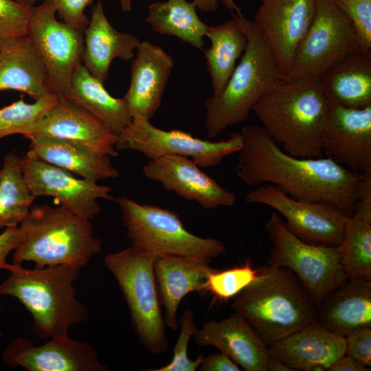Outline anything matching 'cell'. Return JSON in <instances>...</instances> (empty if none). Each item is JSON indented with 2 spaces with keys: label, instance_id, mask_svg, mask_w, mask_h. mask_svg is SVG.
Wrapping results in <instances>:
<instances>
[{
  "label": "cell",
  "instance_id": "obj_44",
  "mask_svg": "<svg viewBox=\"0 0 371 371\" xmlns=\"http://www.w3.org/2000/svg\"><path fill=\"white\" fill-rule=\"evenodd\" d=\"M370 368L359 362L354 357L344 355L335 361L328 368V371H368Z\"/></svg>",
  "mask_w": 371,
  "mask_h": 371
},
{
  "label": "cell",
  "instance_id": "obj_48",
  "mask_svg": "<svg viewBox=\"0 0 371 371\" xmlns=\"http://www.w3.org/2000/svg\"><path fill=\"white\" fill-rule=\"evenodd\" d=\"M15 1L25 5L27 6L33 7L36 3L37 0H14Z\"/></svg>",
  "mask_w": 371,
  "mask_h": 371
},
{
  "label": "cell",
  "instance_id": "obj_46",
  "mask_svg": "<svg viewBox=\"0 0 371 371\" xmlns=\"http://www.w3.org/2000/svg\"><path fill=\"white\" fill-rule=\"evenodd\" d=\"M267 367L268 371H293L280 360L270 355L267 358Z\"/></svg>",
  "mask_w": 371,
  "mask_h": 371
},
{
  "label": "cell",
  "instance_id": "obj_19",
  "mask_svg": "<svg viewBox=\"0 0 371 371\" xmlns=\"http://www.w3.org/2000/svg\"><path fill=\"white\" fill-rule=\"evenodd\" d=\"M32 134L69 140L109 157L118 155V136L95 116L64 96L58 95L56 102L27 137Z\"/></svg>",
  "mask_w": 371,
  "mask_h": 371
},
{
  "label": "cell",
  "instance_id": "obj_12",
  "mask_svg": "<svg viewBox=\"0 0 371 371\" xmlns=\"http://www.w3.org/2000/svg\"><path fill=\"white\" fill-rule=\"evenodd\" d=\"M45 65L54 93L68 91L76 68L82 64L83 32L57 19L47 0L32 8L27 34Z\"/></svg>",
  "mask_w": 371,
  "mask_h": 371
},
{
  "label": "cell",
  "instance_id": "obj_10",
  "mask_svg": "<svg viewBox=\"0 0 371 371\" xmlns=\"http://www.w3.org/2000/svg\"><path fill=\"white\" fill-rule=\"evenodd\" d=\"M365 51L355 30L334 0H317L313 21L282 79L320 80L346 57ZM366 52V51H365Z\"/></svg>",
  "mask_w": 371,
  "mask_h": 371
},
{
  "label": "cell",
  "instance_id": "obj_1",
  "mask_svg": "<svg viewBox=\"0 0 371 371\" xmlns=\"http://www.w3.org/2000/svg\"><path fill=\"white\" fill-rule=\"evenodd\" d=\"M240 134L236 174L247 186L271 184L293 199L327 203L354 215L355 190L363 174L328 157L291 155L260 126H243Z\"/></svg>",
  "mask_w": 371,
  "mask_h": 371
},
{
  "label": "cell",
  "instance_id": "obj_34",
  "mask_svg": "<svg viewBox=\"0 0 371 371\" xmlns=\"http://www.w3.org/2000/svg\"><path fill=\"white\" fill-rule=\"evenodd\" d=\"M53 93L33 103H27L23 96L10 105L0 109V139L14 134L27 137L45 112L56 102Z\"/></svg>",
  "mask_w": 371,
  "mask_h": 371
},
{
  "label": "cell",
  "instance_id": "obj_18",
  "mask_svg": "<svg viewBox=\"0 0 371 371\" xmlns=\"http://www.w3.org/2000/svg\"><path fill=\"white\" fill-rule=\"evenodd\" d=\"M201 168L188 157L166 155L149 160L142 171L146 178L161 183L165 190L194 201L205 210L234 205L235 194L223 188Z\"/></svg>",
  "mask_w": 371,
  "mask_h": 371
},
{
  "label": "cell",
  "instance_id": "obj_45",
  "mask_svg": "<svg viewBox=\"0 0 371 371\" xmlns=\"http://www.w3.org/2000/svg\"><path fill=\"white\" fill-rule=\"evenodd\" d=\"M225 8L229 10L235 11L237 16H243L241 8L238 7L234 0H221ZM196 8L201 11L212 12L218 9V0H192Z\"/></svg>",
  "mask_w": 371,
  "mask_h": 371
},
{
  "label": "cell",
  "instance_id": "obj_6",
  "mask_svg": "<svg viewBox=\"0 0 371 371\" xmlns=\"http://www.w3.org/2000/svg\"><path fill=\"white\" fill-rule=\"evenodd\" d=\"M247 43L223 91L205 101V127L214 138L246 121L258 102L281 78L278 67L254 21L240 18Z\"/></svg>",
  "mask_w": 371,
  "mask_h": 371
},
{
  "label": "cell",
  "instance_id": "obj_31",
  "mask_svg": "<svg viewBox=\"0 0 371 371\" xmlns=\"http://www.w3.org/2000/svg\"><path fill=\"white\" fill-rule=\"evenodd\" d=\"M196 10L195 4L187 0L157 1L148 5L145 21L153 32L177 37L203 49L209 26L201 21Z\"/></svg>",
  "mask_w": 371,
  "mask_h": 371
},
{
  "label": "cell",
  "instance_id": "obj_38",
  "mask_svg": "<svg viewBox=\"0 0 371 371\" xmlns=\"http://www.w3.org/2000/svg\"><path fill=\"white\" fill-rule=\"evenodd\" d=\"M351 22L363 49L371 52V0H334Z\"/></svg>",
  "mask_w": 371,
  "mask_h": 371
},
{
  "label": "cell",
  "instance_id": "obj_16",
  "mask_svg": "<svg viewBox=\"0 0 371 371\" xmlns=\"http://www.w3.org/2000/svg\"><path fill=\"white\" fill-rule=\"evenodd\" d=\"M322 148L328 157L355 172H371V105L329 106Z\"/></svg>",
  "mask_w": 371,
  "mask_h": 371
},
{
  "label": "cell",
  "instance_id": "obj_39",
  "mask_svg": "<svg viewBox=\"0 0 371 371\" xmlns=\"http://www.w3.org/2000/svg\"><path fill=\"white\" fill-rule=\"evenodd\" d=\"M62 21L84 32L89 19L85 11L95 0H47Z\"/></svg>",
  "mask_w": 371,
  "mask_h": 371
},
{
  "label": "cell",
  "instance_id": "obj_49",
  "mask_svg": "<svg viewBox=\"0 0 371 371\" xmlns=\"http://www.w3.org/2000/svg\"><path fill=\"white\" fill-rule=\"evenodd\" d=\"M1 336V334L0 333V337Z\"/></svg>",
  "mask_w": 371,
  "mask_h": 371
},
{
  "label": "cell",
  "instance_id": "obj_28",
  "mask_svg": "<svg viewBox=\"0 0 371 371\" xmlns=\"http://www.w3.org/2000/svg\"><path fill=\"white\" fill-rule=\"evenodd\" d=\"M319 82L328 106L361 109L371 105V52L346 57Z\"/></svg>",
  "mask_w": 371,
  "mask_h": 371
},
{
  "label": "cell",
  "instance_id": "obj_5",
  "mask_svg": "<svg viewBox=\"0 0 371 371\" xmlns=\"http://www.w3.org/2000/svg\"><path fill=\"white\" fill-rule=\"evenodd\" d=\"M22 239L14 250L13 264L33 262L36 268L59 265L84 267L102 249L90 220L62 206L31 208L19 225Z\"/></svg>",
  "mask_w": 371,
  "mask_h": 371
},
{
  "label": "cell",
  "instance_id": "obj_3",
  "mask_svg": "<svg viewBox=\"0 0 371 371\" xmlns=\"http://www.w3.org/2000/svg\"><path fill=\"white\" fill-rule=\"evenodd\" d=\"M80 269L59 265L30 269L12 263L10 276L0 284V295L16 298L31 313L36 336L68 337L71 326L89 317L74 286Z\"/></svg>",
  "mask_w": 371,
  "mask_h": 371
},
{
  "label": "cell",
  "instance_id": "obj_11",
  "mask_svg": "<svg viewBox=\"0 0 371 371\" xmlns=\"http://www.w3.org/2000/svg\"><path fill=\"white\" fill-rule=\"evenodd\" d=\"M241 146L240 133H232L227 139L212 142L181 130L161 129L150 120L136 117L119 135L116 148L139 152L149 160L166 155L182 156L205 168L220 165L226 157L237 153Z\"/></svg>",
  "mask_w": 371,
  "mask_h": 371
},
{
  "label": "cell",
  "instance_id": "obj_20",
  "mask_svg": "<svg viewBox=\"0 0 371 371\" xmlns=\"http://www.w3.org/2000/svg\"><path fill=\"white\" fill-rule=\"evenodd\" d=\"M172 56L148 41H141L131 65V82L123 97L132 118L150 120L159 109L174 67Z\"/></svg>",
  "mask_w": 371,
  "mask_h": 371
},
{
  "label": "cell",
  "instance_id": "obj_24",
  "mask_svg": "<svg viewBox=\"0 0 371 371\" xmlns=\"http://www.w3.org/2000/svg\"><path fill=\"white\" fill-rule=\"evenodd\" d=\"M5 90L25 93L34 101L54 93L43 60L27 34L0 41V91Z\"/></svg>",
  "mask_w": 371,
  "mask_h": 371
},
{
  "label": "cell",
  "instance_id": "obj_15",
  "mask_svg": "<svg viewBox=\"0 0 371 371\" xmlns=\"http://www.w3.org/2000/svg\"><path fill=\"white\" fill-rule=\"evenodd\" d=\"M317 0H261L254 23L284 78L315 14Z\"/></svg>",
  "mask_w": 371,
  "mask_h": 371
},
{
  "label": "cell",
  "instance_id": "obj_9",
  "mask_svg": "<svg viewBox=\"0 0 371 371\" xmlns=\"http://www.w3.org/2000/svg\"><path fill=\"white\" fill-rule=\"evenodd\" d=\"M265 229L271 243L268 265L291 270L317 306L348 278L340 260L338 246L314 245L300 240L275 212Z\"/></svg>",
  "mask_w": 371,
  "mask_h": 371
},
{
  "label": "cell",
  "instance_id": "obj_42",
  "mask_svg": "<svg viewBox=\"0 0 371 371\" xmlns=\"http://www.w3.org/2000/svg\"><path fill=\"white\" fill-rule=\"evenodd\" d=\"M22 239L19 226L8 227L0 234V269L8 270L10 264L6 262L8 255L14 250Z\"/></svg>",
  "mask_w": 371,
  "mask_h": 371
},
{
  "label": "cell",
  "instance_id": "obj_43",
  "mask_svg": "<svg viewBox=\"0 0 371 371\" xmlns=\"http://www.w3.org/2000/svg\"><path fill=\"white\" fill-rule=\"evenodd\" d=\"M200 371H240L239 366L227 355L217 352L203 357L199 367Z\"/></svg>",
  "mask_w": 371,
  "mask_h": 371
},
{
  "label": "cell",
  "instance_id": "obj_23",
  "mask_svg": "<svg viewBox=\"0 0 371 371\" xmlns=\"http://www.w3.org/2000/svg\"><path fill=\"white\" fill-rule=\"evenodd\" d=\"M211 260L199 258L155 254L154 271L160 302L165 309L166 326L172 330L179 328L177 310L190 293L206 294L207 277L213 270Z\"/></svg>",
  "mask_w": 371,
  "mask_h": 371
},
{
  "label": "cell",
  "instance_id": "obj_25",
  "mask_svg": "<svg viewBox=\"0 0 371 371\" xmlns=\"http://www.w3.org/2000/svg\"><path fill=\"white\" fill-rule=\"evenodd\" d=\"M82 64L95 78L108 79L112 61L134 58L141 41L135 35L115 29L107 19L100 0L93 5L91 18L83 32Z\"/></svg>",
  "mask_w": 371,
  "mask_h": 371
},
{
  "label": "cell",
  "instance_id": "obj_47",
  "mask_svg": "<svg viewBox=\"0 0 371 371\" xmlns=\"http://www.w3.org/2000/svg\"><path fill=\"white\" fill-rule=\"evenodd\" d=\"M120 3L124 12H131L133 0H120Z\"/></svg>",
  "mask_w": 371,
  "mask_h": 371
},
{
  "label": "cell",
  "instance_id": "obj_13",
  "mask_svg": "<svg viewBox=\"0 0 371 371\" xmlns=\"http://www.w3.org/2000/svg\"><path fill=\"white\" fill-rule=\"evenodd\" d=\"M245 201L274 209L286 220L284 224L293 234L314 245L338 246L349 216L327 203L293 199L271 184L257 186Z\"/></svg>",
  "mask_w": 371,
  "mask_h": 371
},
{
  "label": "cell",
  "instance_id": "obj_14",
  "mask_svg": "<svg viewBox=\"0 0 371 371\" xmlns=\"http://www.w3.org/2000/svg\"><path fill=\"white\" fill-rule=\"evenodd\" d=\"M24 179L35 196H49L63 207L91 220L101 211L99 199L112 200L111 188L97 182L76 177L73 173L30 156L20 160Z\"/></svg>",
  "mask_w": 371,
  "mask_h": 371
},
{
  "label": "cell",
  "instance_id": "obj_36",
  "mask_svg": "<svg viewBox=\"0 0 371 371\" xmlns=\"http://www.w3.org/2000/svg\"><path fill=\"white\" fill-rule=\"evenodd\" d=\"M180 333L174 347L172 360L167 365L153 369H146V371H195L199 369L203 355L199 354L197 357L191 360L188 355V344L198 329L194 320L192 310L188 309L182 314L179 321Z\"/></svg>",
  "mask_w": 371,
  "mask_h": 371
},
{
  "label": "cell",
  "instance_id": "obj_32",
  "mask_svg": "<svg viewBox=\"0 0 371 371\" xmlns=\"http://www.w3.org/2000/svg\"><path fill=\"white\" fill-rule=\"evenodd\" d=\"M20 160L12 152L3 159L0 169V229L19 226L35 199L24 179Z\"/></svg>",
  "mask_w": 371,
  "mask_h": 371
},
{
  "label": "cell",
  "instance_id": "obj_26",
  "mask_svg": "<svg viewBox=\"0 0 371 371\" xmlns=\"http://www.w3.org/2000/svg\"><path fill=\"white\" fill-rule=\"evenodd\" d=\"M316 320L344 337L351 330L371 327V280L348 278L317 306Z\"/></svg>",
  "mask_w": 371,
  "mask_h": 371
},
{
  "label": "cell",
  "instance_id": "obj_35",
  "mask_svg": "<svg viewBox=\"0 0 371 371\" xmlns=\"http://www.w3.org/2000/svg\"><path fill=\"white\" fill-rule=\"evenodd\" d=\"M260 269H254L249 263L224 271L213 269L207 277L206 291L222 301H228L258 278Z\"/></svg>",
  "mask_w": 371,
  "mask_h": 371
},
{
  "label": "cell",
  "instance_id": "obj_41",
  "mask_svg": "<svg viewBox=\"0 0 371 371\" xmlns=\"http://www.w3.org/2000/svg\"><path fill=\"white\" fill-rule=\"evenodd\" d=\"M354 215L371 223V172L363 173L357 186Z\"/></svg>",
  "mask_w": 371,
  "mask_h": 371
},
{
  "label": "cell",
  "instance_id": "obj_50",
  "mask_svg": "<svg viewBox=\"0 0 371 371\" xmlns=\"http://www.w3.org/2000/svg\"><path fill=\"white\" fill-rule=\"evenodd\" d=\"M1 310L0 309V313H1Z\"/></svg>",
  "mask_w": 371,
  "mask_h": 371
},
{
  "label": "cell",
  "instance_id": "obj_29",
  "mask_svg": "<svg viewBox=\"0 0 371 371\" xmlns=\"http://www.w3.org/2000/svg\"><path fill=\"white\" fill-rule=\"evenodd\" d=\"M63 96L95 116L117 136L132 120L124 98L111 95L83 64L76 68L69 89Z\"/></svg>",
  "mask_w": 371,
  "mask_h": 371
},
{
  "label": "cell",
  "instance_id": "obj_27",
  "mask_svg": "<svg viewBox=\"0 0 371 371\" xmlns=\"http://www.w3.org/2000/svg\"><path fill=\"white\" fill-rule=\"evenodd\" d=\"M27 138L30 140L28 155L82 179L97 182L119 176L109 156L98 154L81 144L38 134L30 135Z\"/></svg>",
  "mask_w": 371,
  "mask_h": 371
},
{
  "label": "cell",
  "instance_id": "obj_40",
  "mask_svg": "<svg viewBox=\"0 0 371 371\" xmlns=\"http://www.w3.org/2000/svg\"><path fill=\"white\" fill-rule=\"evenodd\" d=\"M345 354L371 368V327L353 330L345 336Z\"/></svg>",
  "mask_w": 371,
  "mask_h": 371
},
{
  "label": "cell",
  "instance_id": "obj_2",
  "mask_svg": "<svg viewBox=\"0 0 371 371\" xmlns=\"http://www.w3.org/2000/svg\"><path fill=\"white\" fill-rule=\"evenodd\" d=\"M253 111L286 153L303 158L323 157L322 137L329 106L319 80L280 78Z\"/></svg>",
  "mask_w": 371,
  "mask_h": 371
},
{
  "label": "cell",
  "instance_id": "obj_22",
  "mask_svg": "<svg viewBox=\"0 0 371 371\" xmlns=\"http://www.w3.org/2000/svg\"><path fill=\"white\" fill-rule=\"evenodd\" d=\"M345 337L335 334L316 319L267 346L268 355L293 370L324 371L345 355Z\"/></svg>",
  "mask_w": 371,
  "mask_h": 371
},
{
  "label": "cell",
  "instance_id": "obj_33",
  "mask_svg": "<svg viewBox=\"0 0 371 371\" xmlns=\"http://www.w3.org/2000/svg\"><path fill=\"white\" fill-rule=\"evenodd\" d=\"M338 247L348 277L371 280V223L349 216Z\"/></svg>",
  "mask_w": 371,
  "mask_h": 371
},
{
  "label": "cell",
  "instance_id": "obj_30",
  "mask_svg": "<svg viewBox=\"0 0 371 371\" xmlns=\"http://www.w3.org/2000/svg\"><path fill=\"white\" fill-rule=\"evenodd\" d=\"M216 26H209L206 36L211 45L204 50L207 71L211 78L212 96L219 95L231 76L237 60L242 56L247 43L240 18Z\"/></svg>",
  "mask_w": 371,
  "mask_h": 371
},
{
  "label": "cell",
  "instance_id": "obj_17",
  "mask_svg": "<svg viewBox=\"0 0 371 371\" xmlns=\"http://www.w3.org/2000/svg\"><path fill=\"white\" fill-rule=\"evenodd\" d=\"M2 359L11 367L20 366L29 371H106L96 350L87 342L68 337L50 338L34 345L27 338L16 337L3 352Z\"/></svg>",
  "mask_w": 371,
  "mask_h": 371
},
{
  "label": "cell",
  "instance_id": "obj_4",
  "mask_svg": "<svg viewBox=\"0 0 371 371\" xmlns=\"http://www.w3.org/2000/svg\"><path fill=\"white\" fill-rule=\"evenodd\" d=\"M241 315L268 346L316 319L317 306L289 269L267 265L234 297Z\"/></svg>",
  "mask_w": 371,
  "mask_h": 371
},
{
  "label": "cell",
  "instance_id": "obj_7",
  "mask_svg": "<svg viewBox=\"0 0 371 371\" xmlns=\"http://www.w3.org/2000/svg\"><path fill=\"white\" fill-rule=\"evenodd\" d=\"M155 256L131 246L106 254L104 263L119 284L140 343L150 354L159 355L167 351L168 342L154 271Z\"/></svg>",
  "mask_w": 371,
  "mask_h": 371
},
{
  "label": "cell",
  "instance_id": "obj_8",
  "mask_svg": "<svg viewBox=\"0 0 371 371\" xmlns=\"http://www.w3.org/2000/svg\"><path fill=\"white\" fill-rule=\"evenodd\" d=\"M112 201L120 208L121 220L134 248L153 254L210 260L226 253L221 240L192 234L173 211L140 204L124 196L113 197Z\"/></svg>",
  "mask_w": 371,
  "mask_h": 371
},
{
  "label": "cell",
  "instance_id": "obj_37",
  "mask_svg": "<svg viewBox=\"0 0 371 371\" xmlns=\"http://www.w3.org/2000/svg\"><path fill=\"white\" fill-rule=\"evenodd\" d=\"M32 8L14 0H0V41L27 34Z\"/></svg>",
  "mask_w": 371,
  "mask_h": 371
},
{
  "label": "cell",
  "instance_id": "obj_21",
  "mask_svg": "<svg viewBox=\"0 0 371 371\" xmlns=\"http://www.w3.org/2000/svg\"><path fill=\"white\" fill-rule=\"evenodd\" d=\"M193 339L199 346H212L227 355L245 371H268L267 346L236 312L219 321L203 323Z\"/></svg>",
  "mask_w": 371,
  "mask_h": 371
}]
</instances>
